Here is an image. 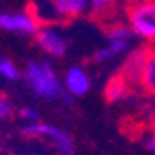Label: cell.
<instances>
[{
	"label": "cell",
	"instance_id": "cell-17",
	"mask_svg": "<svg viewBox=\"0 0 155 155\" xmlns=\"http://www.w3.org/2000/svg\"><path fill=\"white\" fill-rule=\"evenodd\" d=\"M2 61H4V58H2V55H0V65H2Z\"/></svg>",
	"mask_w": 155,
	"mask_h": 155
},
{
	"label": "cell",
	"instance_id": "cell-15",
	"mask_svg": "<svg viewBox=\"0 0 155 155\" xmlns=\"http://www.w3.org/2000/svg\"><path fill=\"white\" fill-rule=\"evenodd\" d=\"M12 114V104H10V101L0 92V121L2 119H7Z\"/></svg>",
	"mask_w": 155,
	"mask_h": 155
},
{
	"label": "cell",
	"instance_id": "cell-14",
	"mask_svg": "<svg viewBox=\"0 0 155 155\" xmlns=\"http://www.w3.org/2000/svg\"><path fill=\"white\" fill-rule=\"evenodd\" d=\"M19 116L22 119H26V121H29V123H36V121H39V113H38L34 107H29V106H26V107H21L19 109Z\"/></svg>",
	"mask_w": 155,
	"mask_h": 155
},
{
	"label": "cell",
	"instance_id": "cell-7",
	"mask_svg": "<svg viewBox=\"0 0 155 155\" xmlns=\"http://www.w3.org/2000/svg\"><path fill=\"white\" fill-rule=\"evenodd\" d=\"M61 21H73L91 10V0H51Z\"/></svg>",
	"mask_w": 155,
	"mask_h": 155
},
{
	"label": "cell",
	"instance_id": "cell-11",
	"mask_svg": "<svg viewBox=\"0 0 155 155\" xmlns=\"http://www.w3.org/2000/svg\"><path fill=\"white\" fill-rule=\"evenodd\" d=\"M131 45V39H114V41H107V45L104 48H101L96 53V60L97 61H106V60H111L114 56H118L119 53H123L130 48Z\"/></svg>",
	"mask_w": 155,
	"mask_h": 155
},
{
	"label": "cell",
	"instance_id": "cell-10",
	"mask_svg": "<svg viewBox=\"0 0 155 155\" xmlns=\"http://www.w3.org/2000/svg\"><path fill=\"white\" fill-rule=\"evenodd\" d=\"M118 9V0H91V15L101 22L109 21Z\"/></svg>",
	"mask_w": 155,
	"mask_h": 155
},
{
	"label": "cell",
	"instance_id": "cell-8",
	"mask_svg": "<svg viewBox=\"0 0 155 155\" xmlns=\"http://www.w3.org/2000/svg\"><path fill=\"white\" fill-rule=\"evenodd\" d=\"M65 87L72 96H84L91 89V78L80 67H73L65 75Z\"/></svg>",
	"mask_w": 155,
	"mask_h": 155
},
{
	"label": "cell",
	"instance_id": "cell-9",
	"mask_svg": "<svg viewBox=\"0 0 155 155\" xmlns=\"http://www.w3.org/2000/svg\"><path fill=\"white\" fill-rule=\"evenodd\" d=\"M131 91L133 87L124 80L121 73L116 72L104 85V99L107 102H118V101H123Z\"/></svg>",
	"mask_w": 155,
	"mask_h": 155
},
{
	"label": "cell",
	"instance_id": "cell-6",
	"mask_svg": "<svg viewBox=\"0 0 155 155\" xmlns=\"http://www.w3.org/2000/svg\"><path fill=\"white\" fill-rule=\"evenodd\" d=\"M36 45L41 48L45 53L51 56H63L67 51V41L63 39V36L60 34L56 29L53 28H43L34 34Z\"/></svg>",
	"mask_w": 155,
	"mask_h": 155
},
{
	"label": "cell",
	"instance_id": "cell-3",
	"mask_svg": "<svg viewBox=\"0 0 155 155\" xmlns=\"http://www.w3.org/2000/svg\"><path fill=\"white\" fill-rule=\"evenodd\" d=\"M24 137L29 138H41L53 143V145L58 148L63 155H70L73 152V140L68 133H65L63 130H60L56 126H51V124L41 123V121H36V123H29L21 130Z\"/></svg>",
	"mask_w": 155,
	"mask_h": 155
},
{
	"label": "cell",
	"instance_id": "cell-5",
	"mask_svg": "<svg viewBox=\"0 0 155 155\" xmlns=\"http://www.w3.org/2000/svg\"><path fill=\"white\" fill-rule=\"evenodd\" d=\"M0 28L10 32L36 34L39 31V22L31 12H5L0 14Z\"/></svg>",
	"mask_w": 155,
	"mask_h": 155
},
{
	"label": "cell",
	"instance_id": "cell-12",
	"mask_svg": "<svg viewBox=\"0 0 155 155\" xmlns=\"http://www.w3.org/2000/svg\"><path fill=\"white\" fill-rule=\"evenodd\" d=\"M141 89L148 94H155V50L152 48V53L148 56V61H147L145 67V73H143V78H141Z\"/></svg>",
	"mask_w": 155,
	"mask_h": 155
},
{
	"label": "cell",
	"instance_id": "cell-4",
	"mask_svg": "<svg viewBox=\"0 0 155 155\" xmlns=\"http://www.w3.org/2000/svg\"><path fill=\"white\" fill-rule=\"evenodd\" d=\"M150 53H152L150 46H138V48H135L133 51L128 53V56L124 58L123 65H121V68L118 70L131 87H137L141 84Z\"/></svg>",
	"mask_w": 155,
	"mask_h": 155
},
{
	"label": "cell",
	"instance_id": "cell-16",
	"mask_svg": "<svg viewBox=\"0 0 155 155\" xmlns=\"http://www.w3.org/2000/svg\"><path fill=\"white\" fill-rule=\"evenodd\" d=\"M147 147H148V150H152L155 153V124H152V133L150 138L147 140Z\"/></svg>",
	"mask_w": 155,
	"mask_h": 155
},
{
	"label": "cell",
	"instance_id": "cell-1",
	"mask_svg": "<svg viewBox=\"0 0 155 155\" xmlns=\"http://www.w3.org/2000/svg\"><path fill=\"white\" fill-rule=\"evenodd\" d=\"M24 78L31 91L38 97L43 99H55L56 96L61 94V85H60L58 75L46 60H31L28 61L24 68Z\"/></svg>",
	"mask_w": 155,
	"mask_h": 155
},
{
	"label": "cell",
	"instance_id": "cell-13",
	"mask_svg": "<svg viewBox=\"0 0 155 155\" xmlns=\"http://www.w3.org/2000/svg\"><path fill=\"white\" fill-rule=\"evenodd\" d=\"M0 75L5 77L7 80H17V78L21 77L17 67H15L10 60H5V58H4V61H2V65H0Z\"/></svg>",
	"mask_w": 155,
	"mask_h": 155
},
{
	"label": "cell",
	"instance_id": "cell-2",
	"mask_svg": "<svg viewBox=\"0 0 155 155\" xmlns=\"http://www.w3.org/2000/svg\"><path fill=\"white\" fill-rule=\"evenodd\" d=\"M130 29L145 41H155V0H124Z\"/></svg>",
	"mask_w": 155,
	"mask_h": 155
}]
</instances>
